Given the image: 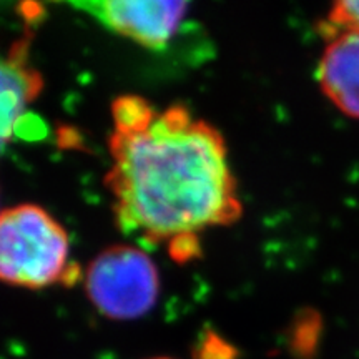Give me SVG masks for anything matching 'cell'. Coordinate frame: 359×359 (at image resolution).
<instances>
[{
  "label": "cell",
  "instance_id": "obj_1",
  "mask_svg": "<svg viewBox=\"0 0 359 359\" xmlns=\"http://www.w3.org/2000/svg\"><path fill=\"white\" fill-rule=\"evenodd\" d=\"M107 188L118 226L145 243L187 245L235 223L241 201L222 133L185 107L138 95L111 105ZM188 253V248H187Z\"/></svg>",
  "mask_w": 359,
  "mask_h": 359
},
{
  "label": "cell",
  "instance_id": "obj_2",
  "mask_svg": "<svg viewBox=\"0 0 359 359\" xmlns=\"http://www.w3.org/2000/svg\"><path fill=\"white\" fill-rule=\"evenodd\" d=\"M70 240L60 223L37 205L0 212V281L39 290L69 280Z\"/></svg>",
  "mask_w": 359,
  "mask_h": 359
},
{
  "label": "cell",
  "instance_id": "obj_8",
  "mask_svg": "<svg viewBox=\"0 0 359 359\" xmlns=\"http://www.w3.org/2000/svg\"><path fill=\"white\" fill-rule=\"evenodd\" d=\"M155 359H170V358H155Z\"/></svg>",
  "mask_w": 359,
  "mask_h": 359
},
{
  "label": "cell",
  "instance_id": "obj_4",
  "mask_svg": "<svg viewBox=\"0 0 359 359\" xmlns=\"http://www.w3.org/2000/svg\"><path fill=\"white\" fill-rule=\"evenodd\" d=\"M72 7L147 48L167 47L188 15V4L163 0H88L74 2Z\"/></svg>",
  "mask_w": 359,
  "mask_h": 359
},
{
  "label": "cell",
  "instance_id": "obj_5",
  "mask_svg": "<svg viewBox=\"0 0 359 359\" xmlns=\"http://www.w3.org/2000/svg\"><path fill=\"white\" fill-rule=\"evenodd\" d=\"M323 93L351 118L359 120V34L333 35L318 67Z\"/></svg>",
  "mask_w": 359,
  "mask_h": 359
},
{
  "label": "cell",
  "instance_id": "obj_6",
  "mask_svg": "<svg viewBox=\"0 0 359 359\" xmlns=\"http://www.w3.org/2000/svg\"><path fill=\"white\" fill-rule=\"evenodd\" d=\"M42 77L27 62V53L15 45L0 57V151L11 142L27 107L39 97Z\"/></svg>",
  "mask_w": 359,
  "mask_h": 359
},
{
  "label": "cell",
  "instance_id": "obj_7",
  "mask_svg": "<svg viewBox=\"0 0 359 359\" xmlns=\"http://www.w3.org/2000/svg\"><path fill=\"white\" fill-rule=\"evenodd\" d=\"M327 29L333 35L341 32L359 34V0L334 4L327 15Z\"/></svg>",
  "mask_w": 359,
  "mask_h": 359
},
{
  "label": "cell",
  "instance_id": "obj_3",
  "mask_svg": "<svg viewBox=\"0 0 359 359\" xmlns=\"http://www.w3.org/2000/svg\"><path fill=\"white\" fill-rule=\"evenodd\" d=\"M85 290L103 316L116 321L145 316L160 296L155 263L135 246H111L90 263Z\"/></svg>",
  "mask_w": 359,
  "mask_h": 359
}]
</instances>
